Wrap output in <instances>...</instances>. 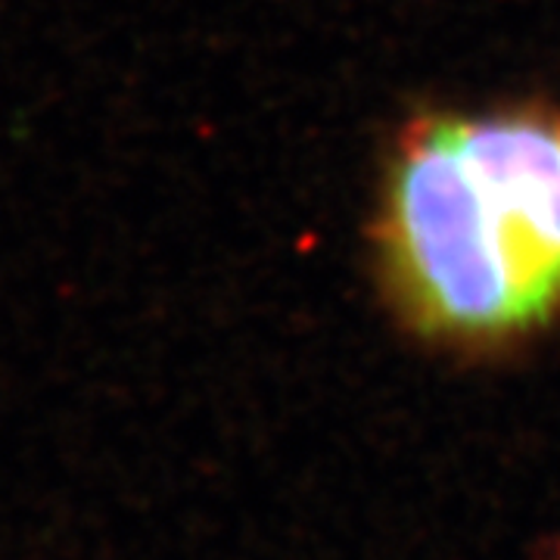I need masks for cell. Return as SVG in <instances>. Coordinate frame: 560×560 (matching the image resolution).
Listing matches in <instances>:
<instances>
[{
  "label": "cell",
  "mask_w": 560,
  "mask_h": 560,
  "mask_svg": "<svg viewBox=\"0 0 560 560\" xmlns=\"http://www.w3.org/2000/svg\"><path fill=\"white\" fill-rule=\"evenodd\" d=\"M377 287L401 330L501 361L560 327V106L420 109L383 160Z\"/></svg>",
  "instance_id": "1"
}]
</instances>
